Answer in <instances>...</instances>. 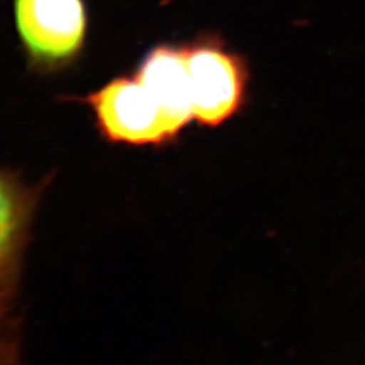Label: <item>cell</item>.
I'll list each match as a JSON object with an SVG mask.
<instances>
[{"label": "cell", "mask_w": 365, "mask_h": 365, "mask_svg": "<svg viewBox=\"0 0 365 365\" xmlns=\"http://www.w3.org/2000/svg\"><path fill=\"white\" fill-rule=\"evenodd\" d=\"M75 101L90 108L95 128L108 144L144 148L173 143L160 107L133 73L113 78Z\"/></svg>", "instance_id": "7a4b0ae2"}, {"label": "cell", "mask_w": 365, "mask_h": 365, "mask_svg": "<svg viewBox=\"0 0 365 365\" xmlns=\"http://www.w3.org/2000/svg\"><path fill=\"white\" fill-rule=\"evenodd\" d=\"M1 295H0V365H13V351L11 344L6 337L3 331V322H1Z\"/></svg>", "instance_id": "8992f818"}, {"label": "cell", "mask_w": 365, "mask_h": 365, "mask_svg": "<svg viewBox=\"0 0 365 365\" xmlns=\"http://www.w3.org/2000/svg\"><path fill=\"white\" fill-rule=\"evenodd\" d=\"M170 1H172V0H161L163 4H167V3H170Z\"/></svg>", "instance_id": "52a82bcc"}, {"label": "cell", "mask_w": 365, "mask_h": 365, "mask_svg": "<svg viewBox=\"0 0 365 365\" xmlns=\"http://www.w3.org/2000/svg\"><path fill=\"white\" fill-rule=\"evenodd\" d=\"M160 107L173 141L194 119V99L184 45L158 43L145 53L134 69Z\"/></svg>", "instance_id": "277c9868"}, {"label": "cell", "mask_w": 365, "mask_h": 365, "mask_svg": "<svg viewBox=\"0 0 365 365\" xmlns=\"http://www.w3.org/2000/svg\"><path fill=\"white\" fill-rule=\"evenodd\" d=\"M14 19L27 66L41 75L69 69L86 49V0H14Z\"/></svg>", "instance_id": "6da1fadb"}, {"label": "cell", "mask_w": 365, "mask_h": 365, "mask_svg": "<svg viewBox=\"0 0 365 365\" xmlns=\"http://www.w3.org/2000/svg\"><path fill=\"white\" fill-rule=\"evenodd\" d=\"M184 49L192 88L194 119L202 126H220L233 117L244 102V63L211 36L185 43Z\"/></svg>", "instance_id": "3957f363"}, {"label": "cell", "mask_w": 365, "mask_h": 365, "mask_svg": "<svg viewBox=\"0 0 365 365\" xmlns=\"http://www.w3.org/2000/svg\"><path fill=\"white\" fill-rule=\"evenodd\" d=\"M37 190L21 176L0 170V295L11 287Z\"/></svg>", "instance_id": "5b68a950"}]
</instances>
